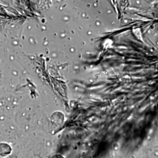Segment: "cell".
Returning a JSON list of instances; mask_svg holds the SVG:
<instances>
[{
  "mask_svg": "<svg viewBox=\"0 0 158 158\" xmlns=\"http://www.w3.org/2000/svg\"><path fill=\"white\" fill-rule=\"evenodd\" d=\"M12 149L11 145L6 142L0 143V156L6 157L11 154Z\"/></svg>",
  "mask_w": 158,
  "mask_h": 158,
  "instance_id": "cell-1",
  "label": "cell"
},
{
  "mask_svg": "<svg viewBox=\"0 0 158 158\" xmlns=\"http://www.w3.org/2000/svg\"><path fill=\"white\" fill-rule=\"evenodd\" d=\"M53 158H63V157H60V156H59V155H56V156H55Z\"/></svg>",
  "mask_w": 158,
  "mask_h": 158,
  "instance_id": "cell-2",
  "label": "cell"
},
{
  "mask_svg": "<svg viewBox=\"0 0 158 158\" xmlns=\"http://www.w3.org/2000/svg\"><path fill=\"white\" fill-rule=\"evenodd\" d=\"M57 1H62L63 0H57Z\"/></svg>",
  "mask_w": 158,
  "mask_h": 158,
  "instance_id": "cell-3",
  "label": "cell"
}]
</instances>
